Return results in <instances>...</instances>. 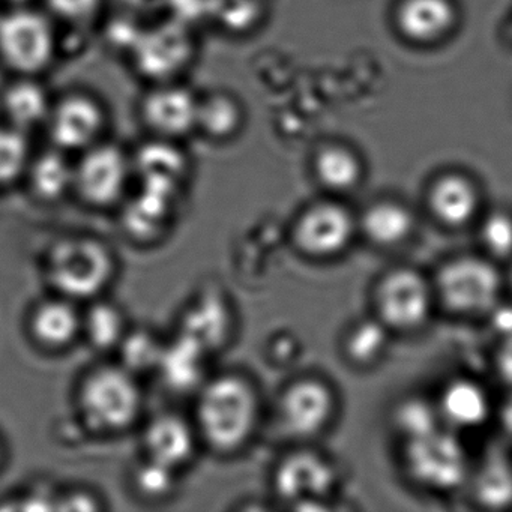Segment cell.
Wrapping results in <instances>:
<instances>
[{
    "instance_id": "1",
    "label": "cell",
    "mask_w": 512,
    "mask_h": 512,
    "mask_svg": "<svg viewBox=\"0 0 512 512\" xmlns=\"http://www.w3.org/2000/svg\"><path fill=\"white\" fill-rule=\"evenodd\" d=\"M262 416L256 383L239 371L212 374L196 392L193 421L203 446L232 455L253 440Z\"/></svg>"
},
{
    "instance_id": "2",
    "label": "cell",
    "mask_w": 512,
    "mask_h": 512,
    "mask_svg": "<svg viewBox=\"0 0 512 512\" xmlns=\"http://www.w3.org/2000/svg\"><path fill=\"white\" fill-rule=\"evenodd\" d=\"M76 406L80 419L92 433H124L139 422L145 407L140 377L118 362L97 365L80 379Z\"/></svg>"
},
{
    "instance_id": "3",
    "label": "cell",
    "mask_w": 512,
    "mask_h": 512,
    "mask_svg": "<svg viewBox=\"0 0 512 512\" xmlns=\"http://www.w3.org/2000/svg\"><path fill=\"white\" fill-rule=\"evenodd\" d=\"M44 274L53 293L89 302L101 298L115 280L116 257L94 236H65L47 251Z\"/></svg>"
},
{
    "instance_id": "4",
    "label": "cell",
    "mask_w": 512,
    "mask_h": 512,
    "mask_svg": "<svg viewBox=\"0 0 512 512\" xmlns=\"http://www.w3.org/2000/svg\"><path fill=\"white\" fill-rule=\"evenodd\" d=\"M61 53L58 23L38 5L0 14V61L16 76L44 77Z\"/></svg>"
},
{
    "instance_id": "5",
    "label": "cell",
    "mask_w": 512,
    "mask_h": 512,
    "mask_svg": "<svg viewBox=\"0 0 512 512\" xmlns=\"http://www.w3.org/2000/svg\"><path fill=\"white\" fill-rule=\"evenodd\" d=\"M109 127L106 103L88 89L73 88L55 95L43 131L47 145L76 157L106 140Z\"/></svg>"
},
{
    "instance_id": "6",
    "label": "cell",
    "mask_w": 512,
    "mask_h": 512,
    "mask_svg": "<svg viewBox=\"0 0 512 512\" xmlns=\"http://www.w3.org/2000/svg\"><path fill=\"white\" fill-rule=\"evenodd\" d=\"M133 181V155L110 137L74 157L73 196L91 208L125 202Z\"/></svg>"
},
{
    "instance_id": "7",
    "label": "cell",
    "mask_w": 512,
    "mask_h": 512,
    "mask_svg": "<svg viewBox=\"0 0 512 512\" xmlns=\"http://www.w3.org/2000/svg\"><path fill=\"white\" fill-rule=\"evenodd\" d=\"M196 58V38L178 22L143 29L131 52L134 70L148 85L184 80Z\"/></svg>"
},
{
    "instance_id": "8",
    "label": "cell",
    "mask_w": 512,
    "mask_h": 512,
    "mask_svg": "<svg viewBox=\"0 0 512 512\" xmlns=\"http://www.w3.org/2000/svg\"><path fill=\"white\" fill-rule=\"evenodd\" d=\"M197 101L184 80L154 83L137 101V121L149 139L182 143L196 136Z\"/></svg>"
},
{
    "instance_id": "9",
    "label": "cell",
    "mask_w": 512,
    "mask_h": 512,
    "mask_svg": "<svg viewBox=\"0 0 512 512\" xmlns=\"http://www.w3.org/2000/svg\"><path fill=\"white\" fill-rule=\"evenodd\" d=\"M404 443V466L422 487L437 491L455 490L469 476L466 449L445 428L439 427Z\"/></svg>"
},
{
    "instance_id": "10",
    "label": "cell",
    "mask_w": 512,
    "mask_h": 512,
    "mask_svg": "<svg viewBox=\"0 0 512 512\" xmlns=\"http://www.w3.org/2000/svg\"><path fill=\"white\" fill-rule=\"evenodd\" d=\"M337 469L320 452L299 449L284 455L272 473V488L295 509H320L337 484Z\"/></svg>"
},
{
    "instance_id": "11",
    "label": "cell",
    "mask_w": 512,
    "mask_h": 512,
    "mask_svg": "<svg viewBox=\"0 0 512 512\" xmlns=\"http://www.w3.org/2000/svg\"><path fill=\"white\" fill-rule=\"evenodd\" d=\"M437 289L446 307L455 313H488L499 304L502 278L487 260L458 257L443 266Z\"/></svg>"
},
{
    "instance_id": "12",
    "label": "cell",
    "mask_w": 512,
    "mask_h": 512,
    "mask_svg": "<svg viewBox=\"0 0 512 512\" xmlns=\"http://www.w3.org/2000/svg\"><path fill=\"white\" fill-rule=\"evenodd\" d=\"M335 410V395L328 383L317 377H302L281 391L277 418L284 433L310 439L322 433Z\"/></svg>"
},
{
    "instance_id": "13",
    "label": "cell",
    "mask_w": 512,
    "mask_h": 512,
    "mask_svg": "<svg viewBox=\"0 0 512 512\" xmlns=\"http://www.w3.org/2000/svg\"><path fill=\"white\" fill-rule=\"evenodd\" d=\"M355 233L349 209L335 202L308 206L293 226V241L301 253L317 259L337 256L346 250Z\"/></svg>"
},
{
    "instance_id": "14",
    "label": "cell",
    "mask_w": 512,
    "mask_h": 512,
    "mask_svg": "<svg viewBox=\"0 0 512 512\" xmlns=\"http://www.w3.org/2000/svg\"><path fill=\"white\" fill-rule=\"evenodd\" d=\"M431 289L413 269L389 272L377 290L380 320L395 329H415L430 316Z\"/></svg>"
},
{
    "instance_id": "15",
    "label": "cell",
    "mask_w": 512,
    "mask_h": 512,
    "mask_svg": "<svg viewBox=\"0 0 512 512\" xmlns=\"http://www.w3.org/2000/svg\"><path fill=\"white\" fill-rule=\"evenodd\" d=\"M200 445L193 418L172 410L152 416L142 430L143 457L179 473L193 463Z\"/></svg>"
},
{
    "instance_id": "16",
    "label": "cell",
    "mask_w": 512,
    "mask_h": 512,
    "mask_svg": "<svg viewBox=\"0 0 512 512\" xmlns=\"http://www.w3.org/2000/svg\"><path fill=\"white\" fill-rule=\"evenodd\" d=\"M392 23L407 44L439 46L457 31L460 10L455 0H397Z\"/></svg>"
},
{
    "instance_id": "17",
    "label": "cell",
    "mask_w": 512,
    "mask_h": 512,
    "mask_svg": "<svg viewBox=\"0 0 512 512\" xmlns=\"http://www.w3.org/2000/svg\"><path fill=\"white\" fill-rule=\"evenodd\" d=\"M247 107L233 91L212 88L199 92L196 137L215 146L238 140L247 128Z\"/></svg>"
},
{
    "instance_id": "18",
    "label": "cell",
    "mask_w": 512,
    "mask_h": 512,
    "mask_svg": "<svg viewBox=\"0 0 512 512\" xmlns=\"http://www.w3.org/2000/svg\"><path fill=\"white\" fill-rule=\"evenodd\" d=\"M32 340L50 352L73 346L82 338V310L79 302L53 293L41 299L31 310L28 319Z\"/></svg>"
},
{
    "instance_id": "19",
    "label": "cell",
    "mask_w": 512,
    "mask_h": 512,
    "mask_svg": "<svg viewBox=\"0 0 512 512\" xmlns=\"http://www.w3.org/2000/svg\"><path fill=\"white\" fill-rule=\"evenodd\" d=\"M212 353L190 335L176 332L164 343L163 355L155 374L175 394L197 392L211 374L208 371Z\"/></svg>"
},
{
    "instance_id": "20",
    "label": "cell",
    "mask_w": 512,
    "mask_h": 512,
    "mask_svg": "<svg viewBox=\"0 0 512 512\" xmlns=\"http://www.w3.org/2000/svg\"><path fill=\"white\" fill-rule=\"evenodd\" d=\"M44 77L16 76V79L4 89L0 98V107L5 122L32 133L43 131L52 107L55 94L50 92Z\"/></svg>"
},
{
    "instance_id": "21",
    "label": "cell",
    "mask_w": 512,
    "mask_h": 512,
    "mask_svg": "<svg viewBox=\"0 0 512 512\" xmlns=\"http://www.w3.org/2000/svg\"><path fill=\"white\" fill-rule=\"evenodd\" d=\"M232 329L233 313L229 302L220 293L209 290L196 296L185 308L178 331L190 335L214 353L226 346Z\"/></svg>"
},
{
    "instance_id": "22",
    "label": "cell",
    "mask_w": 512,
    "mask_h": 512,
    "mask_svg": "<svg viewBox=\"0 0 512 512\" xmlns=\"http://www.w3.org/2000/svg\"><path fill=\"white\" fill-rule=\"evenodd\" d=\"M428 206L434 217L446 226H464L473 220L481 206V193L470 176L445 172L428 188Z\"/></svg>"
},
{
    "instance_id": "23",
    "label": "cell",
    "mask_w": 512,
    "mask_h": 512,
    "mask_svg": "<svg viewBox=\"0 0 512 512\" xmlns=\"http://www.w3.org/2000/svg\"><path fill=\"white\" fill-rule=\"evenodd\" d=\"M29 190L41 203H56L73 196L74 157L47 145L32 154L25 178Z\"/></svg>"
},
{
    "instance_id": "24",
    "label": "cell",
    "mask_w": 512,
    "mask_h": 512,
    "mask_svg": "<svg viewBox=\"0 0 512 512\" xmlns=\"http://www.w3.org/2000/svg\"><path fill=\"white\" fill-rule=\"evenodd\" d=\"M311 172L320 187L332 193L355 190L364 178L361 155L344 143H326L311 158Z\"/></svg>"
},
{
    "instance_id": "25",
    "label": "cell",
    "mask_w": 512,
    "mask_h": 512,
    "mask_svg": "<svg viewBox=\"0 0 512 512\" xmlns=\"http://www.w3.org/2000/svg\"><path fill=\"white\" fill-rule=\"evenodd\" d=\"M440 418L455 428H476L490 415L487 392L472 380H454L442 392Z\"/></svg>"
},
{
    "instance_id": "26",
    "label": "cell",
    "mask_w": 512,
    "mask_h": 512,
    "mask_svg": "<svg viewBox=\"0 0 512 512\" xmlns=\"http://www.w3.org/2000/svg\"><path fill=\"white\" fill-rule=\"evenodd\" d=\"M128 329L125 311L103 296L92 299L82 310V338L97 352L115 353Z\"/></svg>"
},
{
    "instance_id": "27",
    "label": "cell",
    "mask_w": 512,
    "mask_h": 512,
    "mask_svg": "<svg viewBox=\"0 0 512 512\" xmlns=\"http://www.w3.org/2000/svg\"><path fill=\"white\" fill-rule=\"evenodd\" d=\"M473 494L488 509L512 506V463L499 446L485 452L473 475Z\"/></svg>"
},
{
    "instance_id": "28",
    "label": "cell",
    "mask_w": 512,
    "mask_h": 512,
    "mask_svg": "<svg viewBox=\"0 0 512 512\" xmlns=\"http://www.w3.org/2000/svg\"><path fill=\"white\" fill-rule=\"evenodd\" d=\"M365 236L380 247H394L412 233L415 220L412 212L398 202L383 200L374 203L362 215Z\"/></svg>"
},
{
    "instance_id": "29",
    "label": "cell",
    "mask_w": 512,
    "mask_h": 512,
    "mask_svg": "<svg viewBox=\"0 0 512 512\" xmlns=\"http://www.w3.org/2000/svg\"><path fill=\"white\" fill-rule=\"evenodd\" d=\"M164 343L166 340L151 328L130 326L118 349L115 350L118 364L137 377L155 373L163 355Z\"/></svg>"
},
{
    "instance_id": "30",
    "label": "cell",
    "mask_w": 512,
    "mask_h": 512,
    "mask_svg": "<svg viewBox=\"0 0 512 512\" xmlns=\"http://www.w3.org/2000/svg\"><path fill=\"white\" fill-rule=\"evenodd\" d=\"M131 490L143 502H166L179 487V472L143 457L131 469Z\"/></svg>"
},
{
    "instance_id": "31",
    "label": "cell",
    "mask_w": 512,
    "mask_h": 512,
    "mask_svg": "<svg viewBox=\"0 0 512 512\" xmlns=\"http://www.w3.org/2000/svg\"><path fill=\"white\" fill-rule=\"evenodd\" d=\"M32 154L34 149L28 133L7 122L0 124V187L25 178Z\"/></svg>"
},
{
    "instance_id": "32",
    "label": "cell",
    "mask_w": 512,
    "mask_h": 512,
    "mask_svg": "<svg viewBox=\"0 0 512 512\" xmlns=\"http://www.w3.org/2000/svg\"><path fill=\"white\" fill-rule=\"evenodd\" d=\"M388 347V332L382 320H361L346 337L344 350L355 364L370 365L379 361Z\"/></svg>"
},
{
    "instance_id": "33",
    "label": "cell",
    "mask_w": 512,
    "mask_h": 512,
    "mask_svg": "<svg viewBox=\"0 0 512 512\" xmlns=\"http://www.w3.org/2000/svg\"><path fill=\"white\" fill-rule=\"evenodd\" d=\"M439 409L421 398H407L398 404L394 413L395 430L404 442L425 436L440 427Z\"/></svg>"
},
{
    "instance_id": "34",
    "label": "cell",
    "mask_w": 512,
    "mask_h": 512,
    "mask_svg": "<svg viewBox=\"0 0 512 512\" xmlns=\"http://www.w3.org/2000/svg\"><path fill=\"white\" fill-rule=\"evenodd\" d=\"M41 8L59 25L85 28L103 13L104 0H40Z\"/></svg>"
},
{
    "instance_id": "35",
    "label": "cell",
    "mask_w": 512,
    "mask_h": 512,
    "mask_svg": "<svg viewBox=\"0 0 512 512\" xmlns=\"http://www.w3.org/2000/svg\"><path fill=\"white\" fill-rule=\"evenodd\" d=\"M481 239L493 256H511L512 215L505 211L491 212L482 224Z\"/></svg>"
},
{
    "instance_id": "36",
    "label": "cell",
    "mask_w": 512,
    "mask_h": 512,
    "mask_svg": "<svg viewBox=\"0 0 512 512\" xmlns=\"http://www.w3.org/2000/svg\"><path fill=\"white\" fill-rule=\"evenodd\" d=\"M103 508L100 497L88 490H68L56 494V511H98Z\"/></svg>"
},
{
    "instance_id": "37",
    "label": "cell",
    "mask_w": 512,
    "mask_h": 512,
    "mask_svg": "<svg viewBox=\"0 0 512 512\" xmlns=\"http://www.w3.org/2000/svg\"><path fill=\"white\" fill-rule=\"evenodd\" d=\"M497 370L500 377L512 386V337L503 338L502 346L497 353Z\"/></svg>"
},
{
    "instance_id": "38",
    "label": "cell",
    "mask_w": 512,
    "mask_h": 512,
    "mask_svg": "<svg viewBox=\"0 0 512 512\" xmlns=\"http://www.w3.org/2000/svg\"><path fill=\"white\" fill-rule=\"evenodd\" d=\"M493 326L503 338L512 337V305H499L491 310Z\"/></svg>"
},
{
    "instance_id": "39",
    "label": "cell",
    "mask_w": 512,
    "mask_h": 512,
    "mask_svg": "<svg viewBox=\"0 0 512 512\" xmlns=\"http://www.w3.org/2000/svg\"><path fill=\"white\" fill-rule=\"evenodd\" d=\"M500 425L503 431L512 439V392L503 401L500 407Z\"/></svg>"
},
{
    "instance_id": "40",
    "label": "cell",
    "mask_w": 512,
    "mask_h": 512,
    "mask_svg": "<svg viewBox=\"0 0 512 512\" xmlns=\"http://www.w3.org/2000/svg\"><path fill=\"white\" fill-rule=\"evenodd\" d=\"M8 2H10L11 8L29 7V5H35V0H8Z\"/></svg>"
}]
</instances>
